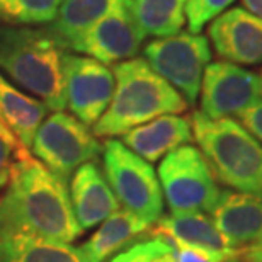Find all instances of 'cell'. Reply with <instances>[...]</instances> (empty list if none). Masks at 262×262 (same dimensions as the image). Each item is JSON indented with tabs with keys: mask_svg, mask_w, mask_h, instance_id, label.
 <instances>
[{
	"mask_svg": "<svg viewBox=\"0 0 262 262\" xmlns=\"http://www.w3.org/2000/svg\"><path fill=\"white\" fill-rule=\"evenodd\" d=\"M145 38L133 0H116L109 12L87 31L73 53L89 55L104 65H116L135 58Z\"/></svg>",
	"mask_w": 262,
	"mask_h": 262,
	"instance_id": "11",
	"label": "cell"
},
{
	"mask_svg": "<svg viewBox=\"0 0 262 262\" xmlns=\"http://www.w3.org/2000/svg\"><path fill=\"white\" fill-rule=\"evenodd\" d=\"M116 0H61L56 17L45 26L65 51H75L87 31L109 12Z\"/></svg>",
	"mask_w": 262,
	"mask_h": 262,
	"instance_id": "16",
	"label": "cell"
},
{
	"mask_svg": "<svg viewBox=\"0 0 262 262\" xmlns=\"http://www.w3.org/2000/svg\"><path fill=\"white\" fill-rule=\"evenodd\" d=\"M225 262H247V260H245V259H244V257H242V255H240V254H235L233 257L227 259V260H225Z\"/></svg>",
	"mask_w": 262,
	"mask_h": 262,
	"instance_id": "28",
	"label": "cell"
},
{
	"mask_svg": "<svg viewBox=\"0 0 262 262\" xmlns=\"http://www.w3.org/2000/svg\"><path fill=\"white\" fill-rule=\"evenodd\" d=\"M61 0H0V24L39 26L56 17Z\"/></svg>",
	"mask_w": 262,
	"mask_h": 262,
	"instance_id": "22",
	"label": "cell"
},
{
	"mask_svg": "<svg viewBox=\"0 0 262 262\" xmlns=\"http://www.w3.org/2000/svg\"><path fill=\"white\" fill-rule=\"evenodd\" d=\"M46 113L48 107L43 102L29 97L0 73V118L24 148L33 146L34 135Z\"/></svg>",
	"mask_w": 262,
	"mask_h": 262,
	"instance_id": "17",
	"label": "cell"
},
{
	"mask_svg": "<svg viewBox=\"0 0 262 262\" xmlns=\"http://www.w3.org/2000/svg\"><path fill=\"white\" fill-rule=\"evenodd\" d=\"M63 91L73 116L87 126H94L107 109L114 92V73L101 61L63 51Z\"/></svg>",
	"mask_w": 262,
	"mask_h": 262,
	"instance_id": "9",
	"label": "cell"
},
{
	"mask_svg": "<svg viewBox=\"0 0 262 262\" xmlns=\"http://www.w3.org/2000/svg\"><path fill=\"white\" fill-rule=\"evenodd\" d=\"M0 123H4V121H2V118H0Z\"/></svg>",
	"mask_w": 262,
	"mask_h": 262,
	"instance_id": "30",
	"label": "cell"
},
{
	"mask_svg": "<svg viewBox=\"0 0 262 262\" xmlns=\"http://www.w3.org/2000/svg\"><path fill=\"white\" fill-rule=\"evenodd\" d=\"M192 138L214 179L230 189L262 196V143L237 119L191 116Z\"/></svg>",
	"mask_w": 262,
	"mask_h": 262,
	"instance_id": "4",
	"label": "cell"
},
{
	"mask_svg": "<svg viewBox=\"0 0 262 262\" xmlns=\"http://www.w3.org/2000/svg\"><path fill=\"white\" fill-rule=\"evenodd\" d=\"M211 220L237 254L262 252V196L222 191Z\"/></svg>",
	"mask_w": 262,
	"mask_h": 262,
	"instance_id": "13",
	"label": "cell"
},
{
	"mask_svg": "<svg viewBox=\"0 0 262 262\" xmlns=\"http://www.w3.org/2000/svg\"><path fill=\"white\" fill-rule=\"evenodd\" d=\"M235 0H186V23L189 33L199 34L206 24L230 9Z\"/></svg>",
	"mask_w": 262,
	"mask_h": 262,
	"instance_id": "24",
	"label": "cell"
},
{
	"mask_svg": "<svg viewBox=\"0 0 262 262\" xmlns=\"http://www.w3.org/2000/svg\"><path fill=\"white\" fill-rule=\"evenodd\" d=\"M201 111L209 119L232 118L262 99L257 73L218 60L206 67L201 80Z\"/></svg>",
	"mask_w": 262,
	"mask_h": 262,
	"instance_id": "10",
	"label": "cell"
},
{
	"mask_svg": "<svg viewBox=\"0 0 262 262\" xmlns=\"http://www.w3.org/2000/svg\"><path fill=\"white\" fill-rule=\"evenodd\" d=\"M151 232L154 235H162L187 245H196V247L225 254H237L232 250L213 220L208 218L203 211L170 213L169 216H162L154 225Z\"/></svg>",
	"mask_w": 262,
	"mask_h": 262,
	"instance_id": "18",
	"label": "cell"
},
{
	"mask_svg": "<svg viewBox=\"0 0 262 262\" xmlns=\"http://www.w3.org/2000/svg\"><path fill=\"white\" fill-rule=\"evenodd\" d=\"M0 262H91L82 247L28 237H0Z\"/></svg>",
	"mask_w": 262,
	"mask_h": 262,
	"instance_id": "20",
	"label": "cell"
},
{
	"mask_svg": "<svg viewBox=\"0 0 262 262\" xmlns=\"http://www.w3.org/2000/svg\"><path fill=\"white\" fill-rule=\"evenodd\" d=\"M109 262H176V257L169 238L155 235L119 250Z\"/></svg>",
	"mask_w": 262,
	"mask_h": 262,
	"instance_id": "23",
	"label": "cell"
},
{
	"mask_svg": "<svg viewBox=\"0 0 262 262\" xmlns=\"http://www.w3.org/2000/svg\"><path fill=\"white\" fill-rule=\"evenodd\" d=\"M143 55L146 63L182 94L187 106H194L203 73L211 60L206 36L181 31L169 38H157L145 45Z\"/></svg>",
	"mask_w": 262,
	"mask_h": 262,
	"instance_id": "8",
	"label": "cell"
},
{
	"mask_svg": "<svg viewBox=\"0 0 262 262\" xmlns=\"http://www.w3.org/2000/svg\"><path fill=\"white\" fill-rule=\"evenodd\" d=\"M133 7L145 36L169 38L186 24V0H133Z\"/></svg>",
	"mask_w": 262,
	"mask_h": 262,
	"instance_id": "21",
	"label": "cell"
},
{
	"mask_svg": "<svg viewBox=\"0 0 262 262\" xmlns=\"http://www.w3.org/2000/svg\"><path fill=\"white\" fill-rule=\"evenodd\" d=\"M208 39L225 61L245 67L262 63V19L247 9L233 7L213 19Z\"/></svg>",
	"mask_w": 262,
	"mask_h": 262,
	"instance_id": "12",
	"label": "cell"
},
{
	"mask_svg": "<svg viewBox=\"0 0 262 262\" xmlns=\"http://www.w3.org/2000/svg\"><path fill=\"white\" fill-rule=\"evenodd\" d=\"M82 232L67 182L23 146L15 157L7 191L0 198V237L70 244Z\"/></svg>",
	"mask_w": 262,
	"mask_h": 262,
	"instance_id": "1",
	"label": "cell"
},
{
	"mask_svg": "<svg viewBox=\"0 0 262 262\" xmlns=\"http://www.w3.org/2000/svg\"><path fill=\"white\" fill-rule=\"evenodd\" d=\"M150 228V225L126 209H118L104 220L101 228L82 245V250L91 262H104Z\"/></svg>",
	"mask_w": 262,
	"mask_h": 262,
	"instance_id": "19",
	"label": "cell"
},
{
	"mask_svg": "<svg viewBox=\"0 0 262 262\" xmlns=\"http://www.w3.org/2000/svg\"><path fill=\"white\" fill-rule=\"evenodd\" d=\"M20 148L23 145L15 140L10 129L4 123H0V189L9 184L15 157Z\"/></svg>",
	"mask_w": 262,
	"mask_h": 262,
	"instance_id": "25",
	"label": "cell"
},
{
	"mask_svg": "<svg viewBox=\"0 0 262 262\" xmlns=\"http://www.w3.org/2000/svg\"><path fill=\"white\" fill-rule=\"evenodd\" d=\"M114 92L107 109L94 124L99 138L123 136L140 124L164 114H181L187 109L181 92L162 78L145 58H131L113 67Z\"/></svg>",
	"mask_w": 262,
	"mask_h": 262,
	"instance_id": "2",
	"label": "cell"
},
{
	"mask_svg": "<svg viewBox=\"0 0 262 262\" xmlns=\"http://www.w3.org/2000/svg\"><path fill=\"white\" fill-rule=\"evenodd\" d=\"M31 148L46 169L65 182L78 167L102 154V145L87 124L61 111H55L41 123Z\"/></svg>",
	"mask_w": 262,
	"mask_h": 262,
	"instance_id": "7",
	"label": "cell"
},
{
	"mask_svg": "<svg viewBox=\"0 0 262 262\" xmlns=\"http://www.w3.org/2000/svg\"><path fill=\"white\" fill-rule=\"evenodd\" d=\"M70 201L78 227L83 232L102 223L119 209L111 186L94 162H87L73 172Z\"/></svg>",
	"mask_w": 262,
	"mask_h": 262,
	"instance_id": "14",
	"label": "cell"
},
{
	"mask_svg": "<svg viewBox=\"0 0 262 262\" xmlns=\"http://www.w3.org/2000/svg\"><path fill=\"white\" fill-rule=\"evenodd\" d=\"M235 118H237V121L242 124L249 133H252L262 143V99L255 104H252L250 107L244 109V111L238 113Z\"/></svg>",
	"mask_w": 262,
	"mask_h": 262,
	"instance_id": "27",
	"label": "cell"
},
{
	"mask_svg": "<svg viewBox=\"0 0 262 262\" xmlns=\"http://www.w3.org/2000/svg\"><path fill=\"white\" fill-rule=\"evenodd\" d=\"M259 78H260V83H262V70H260V73H259Z\"/></svg>",
	"mask_w": 262,
	"mask_h": 262,
	"instance_id": "29",
	"label": "cell"
},
{
	"mask_svg": "<svg viewBox=\"0 0 262 262\" xmlns=\"http://www.w3.org/2000/svg\"><path fill=\"white\" fill-rule=\"evenodd\" d=\"M169 242L172 244V247H174L176 262H225L227 259L235 255V254L216 252V250H208L203 247H196V245L176 242V240H170V238H169Z\"/></svg>",
	"mask_w": 262,
	"mask_h": 262,
	"instance_id": "26",
	"label": "cell"
},
{
	"mask_svg": "<svg viewBox=\"0 0 262 262\" xmlns=\"http://www.w3.org/2000/svg\"><path fill=\"white\" fill-rule=\"evenodd\" d=\"M63 51L45 28L0 24V73L53 111L67 106L61 70Z\"/></svg>",
	"mask_w": 262,
	"mask_h": 262,
	"instance_id": "3",
	"label": "cell"
},
{
	"mask_svg": "<svg viewBox=\"0 0 262 262\" xmlns=\"http://www.w3.org/2000/svg\"><path fill=\"white\" fill-rule=\"evenodd\" d=\"M191 118L164 114L123 135V143L148 164L162 160L172 150L191 143Z\"/></svg>",
	"mask_w": 262,
	"mask_h": 262,
	"instance_id": "15",
	"label": "cell"
},
{
	"mask_svg": "<svg viewBox=\"0 0 262 262\" xmlns=\"http://www.w3.org/2000/svg\"><path fill=\"white\" fill-rule=\"evenodd\" d=\"M159 182L170 213H211L222 194L201 150L191 143L162 159Z\"/></svg>",
	"mask_w": 262,
	"mask_h": 262,
	"instance_id": "6",
	"label": "cell"
},
{
	"mask_svg": "<svg viewBox=\"0 0 262 262\" xmlns=\"http://www.w3.org/2000/svg\"><path fill=\"white\" fill-rule=\"evenodd\" d=\"M102 164L118 203L154 227L164 216V194L151 164L113 138L102 145Z\"/></svg>",
	"mask_w": 262,
	"mask_h": 262,
	"instance_id": "5",
	"label": "cell"
}]
</instances>
